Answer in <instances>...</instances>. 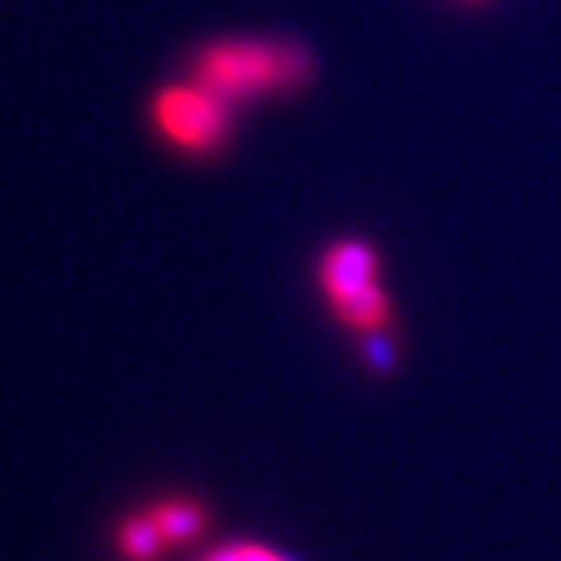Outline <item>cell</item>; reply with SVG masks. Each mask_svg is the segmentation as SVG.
<instances>
[{"label":"cell","instance_id":"obj_1","mask_svg":"<svg viewBox=\"0 0 561 561\" xmlns=\"http://www.w3.org/2000/svg\"><path fill=\"white\" fill-rule=\"evenodd\" d=\"M312 76V60L297 44L262 38L216 41L194 60V81L221 101H253L290 91Z\"/></svg>","mask_w":561,"mask_h":561},{"label":"cell","instance_id":"obj_2","mask_svg":"<svg viewBox=\"0 0 561 561\" xmlns=\"http://www.w3.org/2000/svg\"><path fill=\"white\" fill-rule=\"evenodd\" d=\"M150 119L172 147L209 153L228 135V101L203 88L201 81L169 84L150 103Z\"/></svg>","mask_w":561,"mask_h":561},{"label":"cell","instance_id":"obj_3","mask_svg":"<svg viewBox=\"0 0 561 561\" xmlns=\"http://www.w3.org/2000/svg\"><path fill=\"white\" fill-rule=\"evenodd\" d=\"M319 280L331 306L378 284V253L362 241L334 243L319 265Z\"/></svg>","mask_w":561,"mask_h":561},{"label":"cell","instance_id":"obj_4","mask_svg":"<svg viewBox=\"0 0 561 561\" xmlns=\"http://www.w3.org/2000/svg\"><path fill=\"white\" fill-rule=\"evenodd\" d=\"M150 518L157 522L165 542H187L194 540L206 527V512L201 502L194 500H165L150 508Z\"/></svg>","mask_w":561,"mask_h":561},{"label":"cell","instance_id":"obj_5","mask_svg":"<svg viewBox=\"0 0 561 561\" xmlns=\"http://www.w3.org/2000/svg\"><path fill=\"white\" fill-rule=\"evenodd\" d=\"M334 312L341 316L346 328H356V331H381L387 319H390V302H387V294L381 290V284H375V287L362 290L356 297L337 302Z\"/></svg>","mask_w":561,"mask_h":561},{"label":"cell","instance_id":"obj_6","mask_svg":"<svg viewBox=\"0 0 561 561\" xmlns=\"http://www.w3.org/2000/svg\"><path fill=\"white\" fill-rule=\"evenodd\" d=\"M119 546L128 559L150 561L157 559L162 552V546H169V542H165L157 522H153L150 512H147V515H140V518L125 522V527L119 530Z\"/></svg>","mask_w":561,"mask_h":561},{"label":"cell","instance_id":"obj_7","mask_svg":"<svg viewBox=\"0 0 561 561\" xmlns=\"http://www.w3.org/2000/svg\"><path fill=\"white\" fill-rule=\"evenodd\" d=\"M203 561H290L278 556V552H272V549H265V546H225V549H216L213 556H206Z\"/></svg>","mask_w":561,"mask_h":561}]
</instances>
